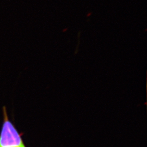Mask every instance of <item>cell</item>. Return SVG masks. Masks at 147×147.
Segmentation results:
<instances>
[{"mask_svg": "<svg viewBox=\"0 0 147 147\" xmlns=\"http://www.w3.org/2000/svg\"><path fill=\"white\" fill-rule=\"evenodd\" d=\"M3 121L0 132V147H26L21 135L9 120L5 107L3 108Z\"/></svg>", "mask_w": 147, "mask_h": 147, "instance_id": "1", "label": "cell"}]
</instances>
